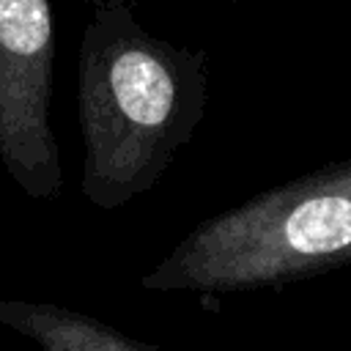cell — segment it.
Masks as SVG:
<instances>
[{"instance_id": "1", "label": "cell", "mask_w": 351, "mask_h": 351, "mask_svg": "<svg viewBox=\"0 0 351 351\" xmlns=\"http://www.w3.org/2000/svg\"><path fill=\"white\" fill-rule=\"evenodd\" d=\"M85 3L90 14L77 52L80 189L96 208H121L154 189L192 143L208 104V58L151 33L129 0Z\"/></svg>"}, {"instance_id": "3", "label": "cell", "mask_w": 351, "mask_h": 351, "mask_svg": "<svg viewBox=\"0 0 351 351\" xmlns=\"http://www.w3.org/2000/svg\"><path fill=\"white\" fill-rule=\"evenodd\" d=\"M55 25L49 0H0V165L33 200L63 189L52 132Z\"/></svg>"}, {"instance_id": "2", "label": "cell", "mask_w": 351, "mask_h": 351, "mask_svg": "<svg viewBox=\"0 0 351 351\" xmlns=\"http://www.w3.org/2000/svg\"><path fill=\"white\" fill-rule=\"evenodd\" d=\"M351 263V159L271 186L197 222L140 285L159 293H239Z\"/></svg>"}, {"instance_id": "5", "label": "cell", "mask_w": 351, "mask_h": 351, "mask_svg": "<svg viewBox=\"0 0 351 351\" xmlns=\"http://www.w3.org/2000/svg\"><path fill=\"white\" fill-rule=\"evenodd\" d=\"M225 3H236V0H225Z\"/></svg>"}, {"instance_id": "4", "label": "cell", "mask_w": 351, "mask_h": 351, "mask_svg": "<svg viewBox=\"0 0 351 351\" xmlns=\"http://www.w3.org/2000/svg\"><path fill=\"white\" fill-rule=\"evenodd\" d=\"M0 324L30 340L38 351H162L96 315L52 302L0 299Z\"/></svg>"}]
</instances>
